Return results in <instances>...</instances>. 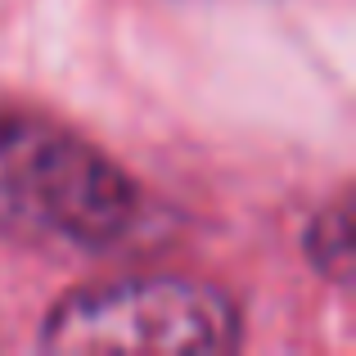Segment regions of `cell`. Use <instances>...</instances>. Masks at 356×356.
Returning a JSON list of instances; mask_svg holds the SVG:
<instances>
[{"instance_id":"obj_1","label":"cell","mask_w":356,"mask_h":356,"mask_svg":"<svg viewBox=\"0 0 356 356\" xmlns=\"http://www.w3.org/2000/svg\"><path fill=\"white\" fill-rule=\"evenodd\" d=\"M145 217L140 185L86 136L0 104V235L27 248L108 252Z\"/></svg>"},{"instance_id":"obj_2","label":"cell","mask_w":356,"mask_h":356,"mask_svg":"<svg viewBox=\"0 0 356 356\" xmlns=\"http://www.w3.org/2000/svg\"><path fill=\"white\" fill-rule=\"evenodd\" d=\"M243 343L226 289L194 275H122L59 298L41 348L63 356H226Z\"/></svg>"},{"instance_id":"obj_3","label":"cell","mask_w":356,"mask_h":356,"mask_svg":"<svg viewBox=\"0 0 356 356\" xmlns=\"http://www.w3.org/2000/svg\"><path fill=\"white\" fill-rule=\"evenodd\" d=\"M307 252H312L316 270L330 275L334 284H348L352 280V203L343 194L339 203L321 212L307 230Z\"/></svg>"}]
</instances>
